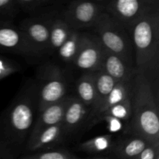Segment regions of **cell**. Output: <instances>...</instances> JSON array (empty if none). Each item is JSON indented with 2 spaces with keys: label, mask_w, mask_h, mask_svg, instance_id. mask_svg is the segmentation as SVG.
<instances>
[{
  "label": "cell",
  "mask_w": 159,
  "mask_h": 159,
  "mask_svg": "<svg viewBox=\"0 0 159 159\" xmlns=\"http://www.w3.org/2000/svg\"><path fill=\"white\" fill-rule=\"evenodd\" d=\"M38 89L26 79L0 113V159H19L24 153L37 113Z\"/></svg>",
  "instance_id": "obj_1"
},
{
  "label": "cell",
  "mask_w": 159,
  "mask_h": 159,
  "mask_svg": "<svg viewBox=\"0 0 159 159\" xmlns=\"http://www.w3.org/2000/svg\"><path fill=\"white\" fill-rule=\"evenodd\" d=\"M157 86L137 72L131 96V116L124 134L141 137L152 144L159 143Z\"/></svg>",
  "instance_id": "obj_2"
},
{
  "label": "cell",
  "mask_w": 159,
  "mask_h": 159,
  "mask_svg": "<svg viewBox=\"0 0 159 159\" xmlns=\"http://www.w3.org/2000/svg\"><path fill=\"white\" fill-rule=\"evenodd\" d=\"M137 72L158 86L159 73V11L147 16L128 30Z\"/></svg>",
  "instance_id": "obj_3"
},
{
  "label": "cell",
  "mask_w": 159,
  "mask_h": 159,
  "mask_svg": "<svg viewBox=\"0 0 159 159\" xmlns=\"http://www.w3.org/2000/svg\"><path fill=\"white\" fill-rule=\"evenodd\" d=\"M89 31L99 37L106 50L119 56L127 65L135 68L133 45L125 28L103 12Z\"/></svg>",
  "instance_id": "obj_4"
},
{
  "label": "cell",
  "mask_w": 159,
  "mask_h": 159,
  "mask_svg": "<svg viewBox=\"0 0 159 159\" xmlns=\"http://www.w3.org/2000/svg\"><path fill=\"white\" fill-rule=\"evenodd\" d=\"M35 82L38 89L37 112L68 96V80L57 64L48 61L37 67Z\"/></svg>",
  "instance_id": "obj_5"
},
{
  "label": "cell",
  "mask_w": 159,
  "mask_h": 159,
  "mask_svg": "<svg viewBox=\"0 0 159 159\" xmlns=\"http://www.w3.org/2000/svg\"><path fill=\"white\" fill-rule=\"evenodd\" d=\"M56 12L28 16L20 22L18 26L24 37L29 58H42L48 56L51 23Z\"/></svg>",
  "instance_id": "obj_6"
},
{
  "label": "cell",
  "mask_w": 159,
  "mask_h": 159,
  "mask_svg": "<svg viewBox=\"0 0 159 159\" xmlns=\"http://www.w3.org/2000/svg\"><path fill=\"white\" fill-rule=\"evenodd\" d=\"M158 11V0H113L105 6L106 13L127 32L141 19Z\"/></svg>",
  "instance_id": "obj_7"
},
{
  "label": "cell",
  "mask_w": 159,
  "mask_h": 159,
  "mask_svg": "<svg viewBox=\"0 0 159 159\" xmlns=\"http://www.w3.org/2000/svg\"><path fill=\"white\" fill-rule=\"evenodd\" d=\"M107 2H70L61 9V15L68 26L78 31L89 30L96 24L99 16L105 12Z\"/></svg>",
  "instance_id": "obj_8"
},
{
  "label": "cell",
  "mask_w": 159,
  "mask_h": 159,
  "mask_svg": "<svg viewBox=\"0 0 159 159\" xmlns=\"http://www.w3.org/2000/svg\"><path fill=\"white\" fill-rule=\"evenodd\" d=\"M104 48L99 37L90 32H81L79 45L73 65L84 72L101 69Z\"/></svg>",
  "instance_id": "obj_9"
},
{
  "label": "cell",
  "mask_w": 159,
  "mask_h": 159,
  "mask_svg": "<svg viewBox=\"0 0 159 159\" xmlns=\"http://www.w3.org/2000/svg\"><path fill=\"white\" fill-rule=\"evenodd\" d=\"M90 108L81 102L76 96H71L61 121L65 142L71 140L82 129L85 130Z\"/></svg>",
  "instance_id": "obj_10"
},
{
  "label": "cell",
  "mask_w": 159,
  "mask_h": 159,
  "mask_svg": "<svg viewBox=\"0 0 159 159\" xmlns=\"http://www.w3.org/2000/svg\"><path fill=\"white\" fill-rule=\"evenodd\" d=\"M71 95H68L61 100L49 105L37 112L26 145L30 144L43 130L48 127L61 124L63 119L66 107L71 99Z\"/></svg>",
  "instance_id": "obj_11"
},
{
  "label": "cell",
  "mask_w": 159,
  "mask_h": 159,
  "mask_svg": "<svg viewBox=\"0 0 159 159\" xmlns=\"http://www.w3.org/2000/svg\"><path fill=\"white\" fill-rule=\"evenodd\" d=\"M2 53L28 57L23 34L13 23H0V54Z\"/></svg>",
  "instance_id": "obj_12"
},
{
  "label": "cell",
  "mask_w": 159,
  "mask_h": 159,
  "mask_svg": "<svg viewBox=\"0 0 159 159\" xmlns=\"http://www.w3.org/2000/svg\"><path fill=\"white\" fill-rule=\"evenodd\" d=\"M134 77L135 75L130 79L116 82L109 96L104 99L103 102L96 109V111L89 116L85 127V130H89V127L92 123L98 117L102 116L109 109L131 96Z\"/></svg>",
  "instance_id": "obj_13"
},
{
  "label": "cell",
  "mask_w": 159,
  "mask_h": 159,
  "mask_svg": "<svg viewBox=\"0 0 159 159\" xmlns=\"http://www.w3.org/2000/svg\"><path fill=\"white\" fill-rule=\"evenodd\" d=\"M65 143L61 123L42 130L33 142L26 145L25 152H40L56 149Z\"/></svg>",
  "instance_id": "obj_14"
},
{
  "label": "cell",
  "mask_w": 159,
  "mask_h": 159,
  "mask_svg": "<svg viewBox=\"0 0 159 159\" xmlns=\"http://www.w3.org/2000/svg\"><path fill=\"white\" fill-rule=\"evenodd\" d=\"M149 144L141 137L124 134L114 141L111 153L119 159H135Z\"/></svg>",
  "instance_id": "obj_15"
},
{
  "label": "cell",
  "mask_w": 159,
  "mask_h": 159,
  "mask_svg": "<svg viewBox=\"0 0 159 159\" xmlns=\"http://www.w3.org/2000/svg\"><path fill=\"white\" fill-rule=\"evenodd\" d=\"M116 82L130 79L136 75L137 71L127 65L122 58L104 48L101 62V69Z\"/></svg>",
  "instance_id": "obj_16"
},
{
  "label": "cell",
  "mask_w": 159,
  "mask_h": 159,
  "mask_svg": "<svg viewBox=\"0 0 159 159\" xmlns=\"http://www.w3.org/2000/svg\"><path fill=\"white\" fill-rule=\"evenodd\" d=\"M71 29L61 15V9L57 11L53 16L50 29V42L48 56L52 55L58 51L68 39Z\"/></svg>",
  "instance_id": "obj_17"
},
{
  "label": "cell",
  "mask_w": 159,
  "mask_h": 159,
  "mask_svg": "<svg viewBox=\"0 0 159 159\" xmlns=\"http://www.w3.org/2000/svg\"><path fill=\"white\" fill-rule=\"evenodd\" d=\"M20 12L29 16L46 15L63 9L64 2L57 0H16Z\"/></svg>",
  "instance_id": "obj_18"
},
{
  "label": "cell",
  "mask_w": 159,
  "mask_h": 159,
  "mask_svg": "<svg viewBox=\"0 0 159 159\" xmlns=\"http://www.w3.org/2000/svg\"><path fill=\"white\" fill-rule=\"evenodd\" d=\"M76 97L91 110L96 101L94 72H84L75 82Z\"/></svg>",
  "instance_id": "obj_19"
},
{
  "label": "cell",
  "mask_w": 159,
  "mask_h": 159,
  "mask_svg": "<svg viewBox=\"0 0 159 159\" xmlns=\"http://www.w3.org/2000/svg\"><path fill=\"white\" fill-rule=\"evenodd\" d=\"M114 140L110 134L99 135L83 141L77 145V150L92 155H98L111 153Z\"/></svg>",
  "instance_id": "obj_20"
},
{
  "label": "cell",
  "mask_w": 159,
  "mask_h": 159,
  "mask_svg": "<svg viewBox=\"0 0 159 159\" xmlns=\"http://www.w3.org/2000/svg\"><path fill=\"white\" fill-rule=\"evenodd\" d=\"M94 79L96 87V101L94 106L90 110L89 115L96 111V109L111 93L113 87L117 82L102 70L94 72Z\"/></svg>",
  "instance_id": "obj_21"
},
{
  "label": "cell",
  "mask_w": 159,
  "mask_h": 159,
  "mask_svg": "<svg viewBox=\"0 0 159 159\" xmlns=\"http://www.w3.org/2000/svg\"><path fill=\"white\" fill-rule=\"evenodd\" d=\"M81 32L72 30L68 39L57 51L61 60L65 63L73 64L74 62L79 48Z\"/></svg>",
  "instance_id": "obj_22"
},
{
  "label": "cell",
  "mask_w": 159,
  "mask_h": 159,
  "mask_svg": "<svg viewBox=\"0 0 159 159\" xmlns=\"http://www.w3.org/2000/svg\"><path fill=\"white\" fill-rule=\"evenodd\" d=\"M19 159H79V158L67 149L56 148L26 155Z\"/></svg>",
  "instance_id": "obj_23"
},
{
  "label": "cell",
  "mask_w": 159,
  "mask_h": 159,
  "mask_svg": "<svg viewBox=\"0 0 159 159\" xmlns=\"http://www.w3.org/2000/svg\"><path fill=\"white\" fill-rule=\"evenodd\" d=\"M132 91H133V90H132ZM131 96L127 98V99H125V100L123 101V102H120V103L112 107L111 108L109 109L103 115H109V116L117 118V119L124 121L126 124H127V123L130 120V116H131ZM103 115H102V116H103Z\"/></svg>",
  "instance_id": "obj_24"
},
{
  "label": "cell",
  "mask_w": 159,
  "mask_h": 159,
  "mask_svg": "<svg viewBox=\"0 0 159 159\" xmlns=\"http://www.w3.org/2000/svg\"><path fill=\"white\" fill-rule=\"evenodd\" d=\"M20 12L16 0H0V23H13Z\"/></svg>",
  "instance_id": "obj_25"
},
{
  "label": "cell",
  "mask_w": 159,
  "mask_h": 159,
  "mask_svg": "<svg viewBox=\"0 0 159 159\" xmlns=\"http://www.w3.org/2000/svg\"><path fill=\"white\" fill-rule=\"evenodd\" d=\"M100 122L105 123L106 126H107V130L110 132V134H111L118 133V132L120 131L124 132L126 126H127V124H126L124 121L120 120L117 119V118L109 116V115H103V116H99V117L97 118L96 120L93 121L91 124V125H90L89 130H90L93 126H95L96 124H99V123Z\"/></svg>",
  "instance_id": "obj_26"
},
{
  "label": "cell",
  "mask_w": 159,
  "mask_h": 159,
  "mask_svg": "<svg viewBox=\"0 0 159 159\" xmlns=\"http://www.w3.org/2000/svg\"><path fill=\"white\" fill-rule=\"evenodd\" d=\"M21 65L12 58L0 54V81L21 71Z\"/></svg>",
  "instance_id": "obj_27"
},
{
  "label": "cell",
  "mask_w": 159,
  "mask_h": 159,
  "mask_svg": "<svg viewBox=\"0 0 159 159\" xmlns=\"http://www.w3.org/2000/svg\"><path fill=\"white\" fill-rule=\"evenodd\" d=\"M135 159H159V143L149 144Z\"/></svg>",
  "instance_id": "obj_28"
},
{
  "label": "cell",
  "mask_w": 159,
  "mask_h": 159,
  "mask_svg": "<svg viewBox=\"0 0 159 159\" xmlns=\"http://www.w3.org/2000/svg\"><path fill=\"white\" fill-rule=\"evenodd\" d=\"M88 159H110L108 158H105V157H100V156H95L93 157V158H90Z\"/></svg>",
  "instance_id": "obj_29"
}]
</instances>
